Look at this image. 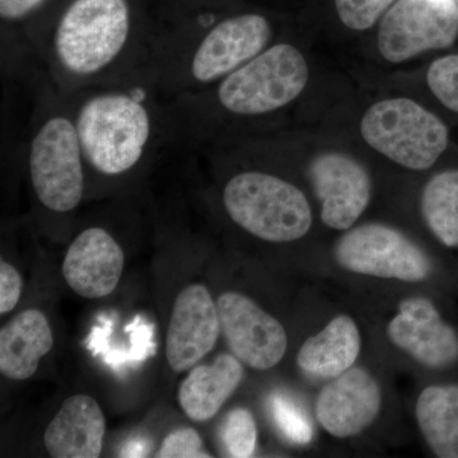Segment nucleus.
<instances>
[{"label": "nucleus", "instance_id": "1", "mask_svg": "<svg viewBox=\"0 0 458 458\" xmlns=\"http://www.w3.org/2000/svg\"><path fill=\"white\" fill-rule=\"evenodd\" d=\"M158 0H60L27 44L23 73L68 96L144 69Z\"/></svg>", "mask_w": 458, "mask_h": 458}, {"label": "nucleus", "instance_id": "2", "mask_svg": "<svg viewBox=\"0 0 458 458\" xmlns=\"http://www.w3.org/2000/svg\"><path fill=\"white\" fill-rule=\"evenodd\" d=\"M65 98L87 172L98 179H123L159 150L180 144L167 98L146 69L120 82L90 87Z\"/></svg>", "mask_w": 458, "mask_h": 458}, {"label": "nucleus", "instance_id": "3", "mask_svg": "<svg viewBox=\"0 0 458 458\" xmlns=\"http://www.w3.org/2000/svg\"><path fill=\"white\" fill-rule=\"evenodd\" d=\"M270 18L259 12L222 14L219 8L159 17L144 69L165 98L221 82L273 44Z\"/></svg>", "mask_w": 458, "mask_h": 458}, {"label": "nucleus", "instance_id": "4", "mask_svg": "<svg viewBox=\"0 0 458 458\" xmlns=\"http://www.w3.org/2000/svg\"><path fill=\"white\" fill-rule=\"evenodd\" d=\"M309 80L302 51L289 42H273L210 89L167 99L180 144L208 146L223 120L282 110L302 95Z\"/></svg>", "mask_w": 458, "mask_h": 458}, {"label": "nucleus", "instance_id": "5", "mask_svg": "<svg viewBox=\"0 0 458 458\" xmlns=\"http://www.w3.org/2000/svg\"><path fill=\"white\" fill-rule=\"evenodd\" d=\"M35 82L38 90L23 146L30 182L47 213L68 216L82 203L89 172L68 99L45 81Z\"/></svg>", "mask_w": 458, "mask_h": 458}, {"label": "nucleus", "instance_id": "6", "mask_svg": "<svg viewBox=\"0 0 458 458\" xmlns=\"http://www.w3.org/2000/svg\"><path fill=\"white\" fill-rule=\"evenodd\" d=\"M222 203L234 225L267 242H292L311 229L306 195L267 172L242 171L229 177L223 186Z\"/></svg>", "mask_w": 458, "mask_h": 458}, {"label": "nucleus", "instance_id": "7", "mask_svg": "<svg viewBox=\"0 0 458 458\" xmlns=\"http://www.w3.org/2000/svg\"><path fill=\"white\" fill-rule=\"evenodd\" d=\"M360 131L377 152L414 171L432 167L448 146L445 123L409 98L372 105L361 119Z\"/></svg>", "mask_w": 458, "mask_h": 458}, {"label": "nucleus", "instance_id": "8", "mask_svg": "<svg viewBox=\"0 0 458 458\" xmlns=\"http://www.w3.org/2000/svg\"><path fill=\"white\" fill-rule=\"evenodd\" d=\"M458 38L454 0H399L378 29V50L393 64L429 50L450 47Z\"/></svg>", "mask_w": 458, "mask_h": 458}, {"label": "nucleus", "instance_id": "9", "mask_svg": "<svg viewBox=\"0 0 458 458\" xmlns=\"http://www.w3.org/2000/svg\"><path fill=\"white\" fill-rule=\"evenodd\" d=\"M335 255L345 269L378 278L420 282L432 271L429 258L420 247L397 229L377 223L344 234Z\"/></svg>", "mask_w": 458, "mask_h": 458}, {"label": "nucleus", "instance_id": "10", "mask_svg": "<svg viewBox=\"0 0 458 458\" xmlns=\"http://www.w3.org/2000/svg\"><path fill=\"white\" fill-rule=\"evenodd\" d=\"M216 307L221 330L238 360L258 370L280 363L288 337L278 319L237 292L223 293Z\"/></svg>", "mask_w": 458, "mask_h": 458}, {"label": "nucleus", "instance_id": "11", "mask_svg": "<svg viewBox=\"0 0 458 458\" xmlns=\"http://www.w3.org/2000/svg\"><path fill=\"white\" fill-rule=\"evenodd\" d=\"M316 195L321 201V219L327 227L345 231L369 207L372 181L366 168L342 153H324L309 168Z\"/></svg>", "mask_w": 458, "mask_h": 458}, {"label": "nucleus", "instance_id": "12", "mask_svg": "<svg viewBox=\"0 0 458 458\" xmlns=\"http://www.w3.org/2000/svg\"><path fill=\"white\" fill-rule=\"evenodd\" d=\"M221 331L218 307L207 286L183 289L168 325L165 355L174 372H185L212 352Z\"/></svg>", "mask_w": 458, "mask_h": 458}, {"label": "nucleus", "instance_id": "13", "mask_svg": "<svg viewBox=\"0 0 458 458\" xmlns=\"http://www.w3.org/2000/svg\"><path fill=\"white\" fill-rule=\"evenodd\" d=\"M125 255L107 229H83L66 251L63 276L81 297L96 300L113 293L122 279Z\"/></svg>", "mask_w": 458, "mask_h": 458}, {"label": "nucleus", "instance_id": "14", "mask_svg": "<svg viewBox=\"0 0 458 458\" xmlns=\"http://www.w3.org/2000/svg\"><path fill=\"white\" fill-rule=\"evenodd\" d=\"M381 388L367 370L351 369L335 377L318 394L319 424L337 438L357 436L381 409Z\"/></svg>", "mask_w": 458, "mask_h": 458}, {"label": "nucleus", "instance_id": "15", "mask_svg": "<svg viewBox=\"0 0 458 458\" xmlns=\"http://www.w3.org/2000/svg\"><path fill=\"white\" fill-rule=\"evenodd\" d=\"M388 336L424 366L442 369L458 360L457 334L426 298H411L400 304L399 315L388 325Z\"/></svg>", "mask_w": 458, "mask_h": 458}, {"label": "nucleus", "instance_id": "16", "mask_svg": "<svg viewBox=\"0 0 458 458\" xmlns=\"http://www.w3.org/2000/svg\"><path fill=\"white\" fill-rule=\"evenodd\" d=\"M105 432L106 421L98 401L87 394H74L50 421L44 441L51 457L98 458Z\"/></svg>", "mask_w": 458, "mask_h": 458}, {"label": "nucleus", "instance_id": "17", "mask_svg": "<svg viewBox=\"0 0 458 458\" xmlns=\"http://www.w3.org/2000/svg\"><path fill=\"white\" fill-rule=\"evenodd\" d=\"M54 346L47 316L38 310L18 313L0 331V372L13 381L31 378Z\"/></svg>", "mask_w": 458, "mask_h": 458}, {"label": "nucleus", "instance_id": "18", "mask_svg": "<svg viewBox=\"0 0 458 458\" xmlns=\"http://www.w3.org/2000/svg\"><path fill=\"white\" fill-rule=\"evenodd\" d=\"M243 378L236 355L221 354L212 366H199L180 386L179 403L186 417L205 423L218 414Z\"/></svg>", "mask_w": 458, "mask_h": 458}, {"label": "nucleus", "instance_id": "19", "mask_svg": "<svg viewBox=\"0 0 458 458\" xmlns=\"http://www.w3.org/2000/svg\"><path fill=\"white\" fill-rule=\"evenodd\" d=\"M360 352V330L351 318L342 315L331 319L318 335L307 339L297 361L307 375L331 378L351 369Z\"/></svg>", "mask_w": 458, "mask_h": 458}, {"label": "nucleus", "instance_id": "20", "mask_svg": "<svg viewBox=\"0 0 458 458\" xmlns=\"http://www.w3.org/2000/svg\"><path fill=\"white\" fill-rule=\"evenodd\" d=\"M417 419L434 454L458 458V387L432 386L419 396Z\"/></svg>", "mask_w": 458, "mask_h": 458}, {"label": "nucleus", "instance_id": "21", "mask_svg": "<svg viewBox=\"0 0 458 458\" xmlns=\"http://www.w3.org/2000/svg\"><path fill=\"white\" fill-rule=\"evenodd\" d=\"M60 0H0L3 66L23 73L33 31Z\"/></svg>", "mask_w": 458, "mask_h": 458}, {"label": "nucleus", "instance_id": "22", "mask_svg": "<svg viewBox=\"0 0 458 458\" xmlns=\"http://www.w3.org/2000/svg\"><path fill=\"white\" fill-rule=\"evenodd\" d=\"M421 212L443 245L458 247V170L442 172L429 180L423 190Z\"/></svg>", "mask_w": 458, "mask_h": 458}, {"label": "nucleus", "instance_id": "23", "mask_svg": "<svg viewBox=\"0 0 458 458\" xmlns=\"http://www.w3.org/2000/svg\"><path fill=\"white\" fill-rule=\"evenodd\" d=\"M221 438L229 457L254 456L258 429L251 412L241 408L232 410L223 421Z\"/></svg>", "mask_w": 458, "mask_h": 458}, {"label": "nucleus", "instance_id": "24", "mask_svg": "<svg viewBox=\"0 0 458 458\" xmlns=\"http://www.w3.org/2000/svg\"><path fill=\"white\" fill-rule=\"evenodd\" d=\"M271 417L289 442L307 445L312 441L313 427L306 412L295 401L283 394H274L269 401Z\"/></svg>", "mask_w": 458, "mask_h": 458}, {"label": "nucleus", "instance_id": "25", "mask_svg": "<svg viewBox=\"0 0 458 458\" xmlns=\"http://www.w3.org/2000/svg\"><path fill=\"white\" fill-rule=\"evenodd\" d=\"M427 82L441 104L458 114V55L433 62L428 69Z\"/></svg>", "mask_w": 458, "mask_h": 458}, {"label": "nucleus", "instance_id": "26", "mask_svg": "<svg viewBox=\"0 0 458 458\" xmlns=\"http://www.w3.org/2000/svg\"><path fill=\"white\" fill-rule=\"evenodd\" d=\"M394 0H335L340 21L355 31L370 29L387 11Z\"/></svg>", "mask_w": 458, "mask_h": 458}, {"label": "nucleus", "instance_id": "27", "mask_svg": "<svg viewBox=\"0 0 458 458\" xmlns=\"http://www.w3.org/2000/svg\"><path fill=\"white\" fill-rule=\"evenodd\" d=\"M157 457L208 458L212 457L203 448V439L192 428H180L168 434L162 442Z\"/></svg>", "mask_w": 458, "mask_h": 458}, {"label": "nucleus", "instance_id": "28", "mask_svg": "<svg viewBox=\"0 0 458 458\" xmlns=\"http://www.w3.org/2000/svg\"><path fill=\"white\" fill-rule=\"evenodd\" d=\"M23 280L11 264L0 262V313L13 311L22 293Z\"/></svg>", "mask_w": 458, "mask_h": 458}, {"label": "nucleus", "instance_id": "29", "mask_svg": "<svg viewBox=\"0 0 458 458\" xmlns=\"http://www.w3.org/2000/svg\"><path fill=\"white\" fill-rule=\"evenodd\" d=\"M150 447H152V445H150L147 439L140 438H140L132 439V441L128 442L125 445H123L122 456L146 457L148 454H149Z\"/></svg>", "mask_w": 458, "mask_h": 458}]
</instances>
